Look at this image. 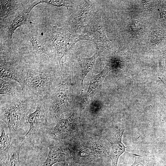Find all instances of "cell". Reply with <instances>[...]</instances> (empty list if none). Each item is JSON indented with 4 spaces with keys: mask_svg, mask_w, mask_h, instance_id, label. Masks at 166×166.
I'll list each match as a JSON object with an SVG mask.
<instances>
[{
    "mask_svg": "<svg viewBox=\"0 0 166 166\" xmlns=\"http://www.w3.org/2000/svg\"><path fill=\"white\" fill-rule=\"evenodd\" d=\"M31 107V97L24 94L1 104L0 119L8 128L11 141L19 140L27 132L26 116Z\"/></svg>",
    "mask_w": 166,
    "mask_h": 166,
    "instance_id": "obj_1",
    "label": "cell"
},
{
    "mask_svg": "<svg viewBox=\"0 0 166 166\" xmlns=\"http://www.w3.org/2000/svg\"><path fill=\"white\" fill-rule=\"evenodd\" d=\"M55 88L50 93L49 101L45 103L50 127L56 124L60 116L70 109V93L67 73L63 63Z\"/></svg>",
    "mask_w": 166,
    "mask_h": 166,
    "instance_id": "obj_2",
    "label": "cell"
},
{
    "mask_svg": "<svg viewBox=\"0 0 166 166\" xmlns=\"http://www.w3.org/2000/svg\"><path fill=\"white\" fill-rule=\"evenodd\" d=\"M68 145L71 160L76 163L85 164L98 157L111 156V153L103 143L97 138H80Z\"/></svg>",
    "mask_w": 166,
    "mask_h": 166,
    "instance_id": "obj_3",
    "label": "cell"
},
{
    "mask_svg": "<svg viewBox=\"0 0 166 166\" xmlns=\"http://www.w3.org/2000/svg\"><path fill=\"white\" fill-rule=\"evenodd\" d=\"M73 112L68 118L62 114L54 126L49 127L45 136L49 140L60 141L68 145L80 138L83 135L80 116Z\"/></svg>",
    "mask_w": 166,
    "mask_h": 166,
    "instance_id": "obj_4",
    "label": "cell"
},
{
    "mask_svg": "<svg viewBox=\"0 0 166 166\" xmlns=\"http://www.w3.org/2000/svg\"><path fill=\"white\" fill-rule=\"evenodd\" d=\"M27 121L30 125L26 134L20 139L24 143L31 142L45 136L48 129L50 127L47 118V109L44 102H40L33 113L29 114Z\"/></svg>",
    "mask_w": 166,
    "mask_h": 166,
    "instance_id": "obj_5",
    "label": "cell"
},
{
    "mask_svg": "<svg viewBox=\"0 0 166 166\" xmlns=\"http://www.w3.org/2000/svg\"><path fill=\"white\" fill-rule=\"evenodd\" d=\"M78 6L69 20L70 31L75 34L83 32L95 9V3L92 0L79 1Z\"/></svg>",
    "mask_w": 166,
    "mask_h": 166,
    "instance_id": "obj_6",
    "label": "cell"
},
{
    "mask_svg": "<svg viewBox=\"0 0 166 166\" xmlns=\"http://www.w3.org/2000/svg\"><path fill=\"white\" fill-rule=\"evenodd\" d=\"M125 127L121 125H117L109 127L106 129L103 133V138L108 141L111 148L110 159L112 166H117L118 159L128 147L122 142V137Z\"/></svg>",
    "mask_w": 166,
    "mask_h": 166,
    "instance_id": "obj_7",
    "label": "cell"
},
{
    "mask_svg": "<svg viewBox=\"0 0 166 166\" xmlns=\"http://www.w3.org/2000/svg\"><path fill=\"white\" fill-rule=\"evenodd\" d=\"M102 10H97L92 14L85 27L83 34L93 38L96 44H99L105 49L109 47L111 42L107 38L101 22Z\"/></svg>",
    "mask_w": 166,
    "mask_h": 166,
    "instance_id": "obj_8",
    "label": "cell"
},
{
    "mask_svg": "<svg viewBox=\"0 0 166 166\" xmlns=\"http://www.w3.org/2000/svg\"><path fill=\"white\" fill-rule=\"evenodd\" d=\"M52 78V75L49 74L39 73L33 70H28L26 88L27 87L32 93L35 95H47L50 89Z\"/></svg>",
    "mask_w": 166,
    "mask_h": 166,
    "instance_id": "obj_9",
    "label": "cell"
},
{
    "mask_svg": "<svg viewBox=\"0 0 166 166\" xmlns=\"http://www.w3.org/2000/svg\"><path fill=\"white\" fill-rule=\"evenodd\" d=\"M73 33L68 26H64L60 28L53 26L51 33V40L60 66L63 63L62 58L68 51L67 45L70 42V38Z\"/></svg>",
    "mask_w": 166,
    "mask_h": 166,
    "instance_id": "obj_10",
    "label": "cell"
},
{
    "mask_svg": "<svg viewBox=\"0 0 166 166\" xmlns=\"http://www.w3.org/2000/svg\"><path fill=\"white\" fill-rule=\"evenodd\" d=\"M49 152L42 166H52L58 162L68 163L71 160L69 148L63 142L49 140Z\"/></svg>",
    "mask_w": 166,
    "mask_h": 166,
    "instance_id": "obj_11",
    "label": "cell"
},
{
    "mask_svg": "<svg viewBox=\"0 0 166 166\" xmlns=\"http://www.w3.org/2000/svg\"><path fill=\"white\" fill-rule=\"evenodd\" d=\"M109 71L107 68L105 67L99 73L90 77L89 88L80 106L81 111L90 102L94 96L100 91L103 80Z\"/></svg>",
    "mask_w": 166,
    "mask_h": 166,
    "instance_id": "obj_12",
    "label": "cell"
},
{
    "mask_svg": "<svg viewBox=\"0 0 166 166\" xmlns=\"http://www.w3.org/2000/svg\"><path fill=\"white\" fill-rule=\"evenodd\" d=\"M0 74L1 79L8 78L18 83L22 88L23 94H24L27 75H24L14 65L1 60Z\"/></svg>",
    "mask_w": 166,
    "mask_h": 166,
    "instance_id": "obj_13",
    "label": "cell"
},
{
    "mask_svg": "<svg viewBox=\"0 0 166 166\" xmlns=\"http://www.w3.org/2000/svg\"><path fill=\"white\" fill-rule=\"evenodd\" d=\"M106 66L110 70L120 68L124 71L128 68L129 59L126 53L119 48L108 55Z\"/></svg>",
    "mask_w": 166,
    "mask_h": 166,
    "instance_id": "obj_14",
    "label": "cell"
},
{
    "mask_svg": "<svg viewBox=\"0 0 166 166\" xmlns=\"http://www.w3.org/2000/svg\"><path fill=\"white\" fill-rule=\"evenodd\" d=\"M97 49L94 55L87 58H79L78 61L81 70V89L83 91L84 80L88 73L92 72L94 64L97 58L105 48L99 44H96Z\"/></svg>",
    "mask_w": 166,
    "mask_h": 166,
    "instance_id": "obj_15",
    "label": "cell"
},
{
    "mask_svg": "<svg viewBox=\"0 0 166 166\" xmlns=\"http://www.w3.org/2000/svg\"><path fill=\"white\" fill-rule=\"evenodd\" d=\"M27 18L23 13L16 14L9 17L4 27L5 35L9 41L12 39V35L17 28L25 24Z\"/></svg>",
    "mask_w": 166,
    "mask_h": 166,
    "instance_id": "obj_16",
    "label": "cell"
},
{
    "mask_svg": "<svg viewBox=\"0 0 166 166\" xmlns=\"http://www.w3.org/2000/svg\"><path fill=\"white\" fill-rule=\"evenodd\" d=\"M24 144L20 139L11 141V146L5 163L6 166H20V150Z\"/></svg>",
    "mask_w": 166,
    "mask_h": 166,
    "instance_id": "obj_17",
    "label": "cell"
},
{
    "mask_svg": "<svg viewBox=\"0 0 166 166\" xmlns=\"http://www.w3.org/2000/svg\"><path fill=\"white\" fill-rule=\"evenodd\" d=\"M6 126L0 123L1 135L0 139V163H6L8 157L9 150L11 145L10 132L5 130Z\"/></svg>",
    "mask_w": 166,
    "mask_h": 166,
    "instance_id": "obj_18",
    "label": "cell"
},
{
    "mask_svg": "<svg viewBox=\"0 0 166 166\" xmlns=\"http://www.w3.org/2000/svg\"><path fill=\"white\" fill-rule=\"evenodd\" d=\"M15 82L5 81L2 79H0V94L10 96L14 97L20 95V93H23L22 89L17 85Z\"/></svg>",
    "mask_w": 166,
    "mask_h": 166,
    "instance_id": "obj_19",
    "label": "cell"
},
{
    "mask_svg": "<svg viewBox=\"0 0 166 166\" xmlns=\"http://www.w3.org/2000/svg\"><path fill=\"white\" fill-rule=\"evenodd\" d=\"M14 0H0V19L4 20L14 15L18 7V4Z\"/></svg>",
    "mask_w": 166,
    "mask_h": 166,
    "instance_id": "obj_20",
    "label": "cell"
},
{
    "mask_svg": "<svg viewBox=\"0 0 166 166\" xmlns=\"http://www.w3.org/2000/svg\"><path fill=\"white\" fill-rule=\"evenodd\" d=\"M28 38L31 42L33 47V50L36 53H43L49 57L51 55L45 43L41 39L35 34L32 33H28Z\"/></svg>",
    "mask_w": 166,
    "mask_h": 166,
    "instance_id": "obj_21",
    "label": "cell"
},
{
    "mask_svg": "<svg viewBox=\"0 0 166 166\" xmlns=\"http://www.w3.org/2000/svg\"><path fill=\"white\" fill-rule=\"evenodd\" d=\"M127 153L133 155L134 157V161L131 166H156V161L154 156H141Z\"/></svg>",
    "mask_w": 166,
    "mask_h": 166,
    "instance_id": "obj_22",
    "label": "cell"
},
{
    "mask_svg": "<svg viewBox=\"0 0 166 166\" xmlns=\"http://www.w3.org/2000/svg\"><path fill=\"white\" fill-rule=\"evenodd\" d=\"M82 40H87L91 41L95 43V41L92 38L85 34H75L73 33L70 38V42L72 43L69 48L73 47L77 42Z\"/></svg>",
    "mask_w": 166,
    "mask_h": 166,
    "instance_id": "obj_23",
    "label": "cell"
},
{
    "mask_svg": "<svg viewBox=\"0 0 166 166\" xmlns=\"http://www.w3.org/2000/svg\"><path fill=\"white\" fill-rule=\"evenodd\" d=\"M162 34L158 30L153 31L150 36V41L152 43L156 44L160 42L162 39Z\"/></svg>",
    "mask_w": 166,
    "mask_h": 166,
    "instance_id": "obj_24",
    "label": "cell"
},
{
    "mask_svg": "<svg viewBox=\"0 0 166 166\" xmlns=\"http://www.w3.org/2000/svg\"><path fill=\"white\" fill-rule=\"evenodd\" d=\"M131 32L133 33H137L142 28V25L138 20L132 22L131 25Z\"/></svg>",
    "mask_w": 166,
    "mask_h": 166,
    "instance_id": "obj_25",
    "label": "cell"
},
{
    "mask_svg": "<svg viewBox=\"0 0 166 166\" xmlns=\"http://www.w3.org/2000/svg\"><path fill=\"white\" fill-rule=\"evenodd\" d=\"M61 166H69L68 163L64 162Z\"/></svg>",
    "mask_w": 166,
    "mask_h": 166,
    "instance_id": "obj_26",
    "label": "cell"
},
{
    "mask_svg": "<svg viewBox=\"0 0 166 166\" xmlns=\"http://www.w3.org/2000/svg\"><path fill=\"white\" fill-rule=\"evenodd\" d=\"M0 166H6V165L5 164H0Z\"/></svg>",
    "mask_w": 166,
    "mask_h": 166,
    "instance_id": "obj_27",
    "label": "cell"
}]
</instances>
